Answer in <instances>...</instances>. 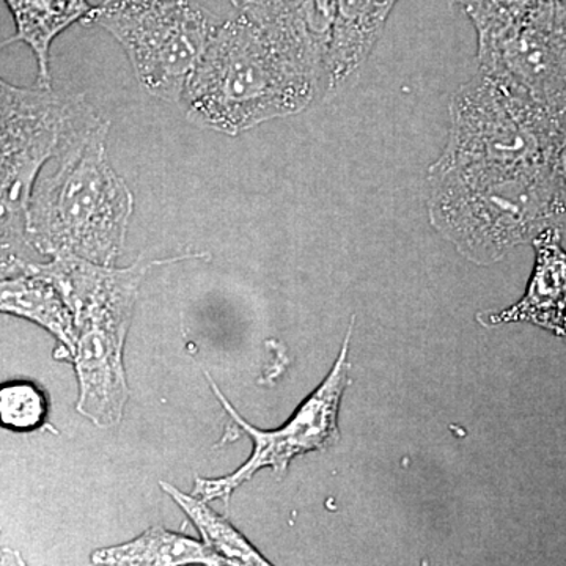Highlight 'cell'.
<instances>
[{"instance_id": "1", "label": "cell", "mask_w": 566, "mask_h": 566, "mask_svg": "<svg viewBox=\"0 0 566 566\" xmlns=\"http://www.w3.org/2000/svg\"><path fill=\"white\" fill-rule=\"evenodd\" d=\"M109 122L76 96L54 169L41 170L33 186L28 238L41 255H73L112 266L120 256L134 211V196L107 161Z\"/></svg>"}, {"instance_id": "2", "label": "cell", "mask_w": 566, "mask_h": 566, "mask_svg": "<svg viewBox=\"0 0 566 566\" xmlns=\"http://www.w3.org/2000/svg\"><path fill=\"white\" fill-rule=\"evenodd\" d=\"M318 77L241 14L221 22L182 93L193 125L238 136L307 109Z\"/></svg>"}, {"instance_id": "3", "label": "cell", "mask_w": 566, "mask_h": 566, "mask_svg": "<svg viewBox=\"0 0 566 566\" xmlns=\"http://www.w3.org/2000/svg\"><path fill=\"white\" fill-rule=\"evenodd\" d=\"M161 263L166 262L139 260L118 270L73 255L36 263L73 315L76 338L71 363L80 382L76 408L96 427H115L123 419L129 400L123 348L142 282L151 266Z\"/></svg>"}, {"instance_id": "4", "label": "cell", "mask_w": 566, "mask_h": 566, "mask_svg": "<svg viewBox=\"0 0 566 566\" xmlns=\"http://www.w3.org/2000/svg\"><path fill=\"white\" fill-rule=\"evenodd\" d=\"M431 223L476 263H493L546 229H565L551 166L512 174L428 169Z\"/></svg>"}, {"instance_id": "5", "label": "cell", "mask_w": 566, "mask_h": 566, "mask_svg": "<svg viewBox=\"0 0 566 566\" xmlns=\"http://www.w3.org/2000/svg\"><path fill=\"white\" fill-rule=\"evenodd\" d=\"M449 139L430 169L512 174L551 166L566 114L535 102L515 82L480 70L450 102Z\"/></svg>"}, {"instance_id": "6", "label": "cell", "mask_w": 566, "mask_h": 566, "mask_svg": "<svg viewBox=\"0 0 566 566\" xmlns=\"http://www.w3.org/2000/svg\"><path fill=\"white\" fill-rule=\"evenodd\" d=\"M81 24L122 44L145 92L180 104L221 22L196 0H104Z\"/></svg>"}, {"instance_id": "7", "label": "cell", "mask_w": 566, "mask_h": 566, "mask_svg": "<svg viewBox=\"0 0 566 566\" xmlns=\"http://www.w3.org/2000/svg\"><path fill=\"white\" fill-rule=\"evenodd\" d=\"M352 333L353 324L346 333L344 348L338 354L329 375L324 378L315 392L308 395L307 400L296 409V412L275 430H259L245 422L208 376L212 392L221 401L223 409L229 412L234 423L243 428L244 433L252 439L253 452L233 474L221 476V479H197L193 495L207 502L216 501V499H226L227 501L234 490L249 482L262 469L271 468L274 472L283 474L294 458L326 449L337 441L340 436L338 409H340L342 397H344L346 385H348V352Z\"/></svg>"}, {"instance_id": "8", "label": "cell", "mask_w": 566, "mask_h": 566, "mask_svg": "<svg viewBox=\"0 0 566 566\" xmlns=\"http://www.w3.org/2000/svg\"><path fill=\"white\" fill-rule=\"evenodd\" d=\"M476 59L480 70L501 74L547 109L566 114V0H538Z\"/></svg>"}, {"instance_id": "9", "label": "cell", "mask_w": 566, "mask_h": 566, "mask_svg": "<svg viewBox=\"0 0 566 566\" xmlns=\"http://www.w3.org/2000/svg\"><path fill=\"white\" fill-rule=\"evenodd\" d=\"M234 10L324 82L337 0H232Z\"/></svg>"}, {"instance_id": "10", "label": "cell", "mask_w": 566, "mask_h": 566, "mask_svg": "<svg viewBox=\"0 0 566 566\" xmlns=\"http://www.w3.org/2000/svg\"><path fill=\"white\" fill-rule=\"evenodd\" d=\"M62 129L0 150V253L24 256L25 249H32L29 203L36 178L57 150Z\"/></svg>"}, {"instance_id": "11", "label": "cell", "mask_w": 566, "mask_h": 566, "mask_svg": "<svg viewBox=\"0 0 566 566\" xmlns=\"http://www.w3.org/2000/svg\"><path fill=\"white\" fill-rule=\"evenodd\" d=\"M532 244L535 266L526 294L501 314L490 315V323H531L566 337V252L560 230H543Z\"/></svg>"}, {"instance_id": "12", "label": "cell", "mask_w": 566, "mask_h": 566, "mask_svg": "<svg viewBox=\"0 0 566 566\" xmlns=\"http://www.w3.org/2000/svg\"><path fill=\"white\" fill-rule=\"evenodd\" d=\"M0 314L18 316L39 324L57 338L59 359H73L74 319L57 286L35 262H28L18 273L0 277Z\"/></svg>"}, {"instance_id": "13", "label": "cell", "mask_w": 566, "mask_h": 566, "mask_svg": "<svg viewBox=\"0 0 566 566\" xmlns=\"http://www.w3.org/2000/svg\"><path fill=\"white\" fill-rule=\"evenodd\" d=\"M398 0H337L333 44L324 73V88L344 87L367 62L390 11Z\"/></svg>"}, {"instance_id": "14", "label": "cell", "mask_w": 566, "mask_h": 566, "mask_svg": "<svg viewBox=\"0 0 566 566\" xmlns=\"http://www.w3.org/2000/svg\"><path fill=\"white\" fill-rule=\"evenodd\" d=\"M13 17L14 35L0 43V50L11 43H24L35 55L36 87L52 88L50 51L57 39L74 22H82L93 7L87 0H3Z\"/></svg>"}, {"instance_id": "15", "label": "cell", "mask_w": 566, "mask_h": 566, "mask_svg": "<svg viewBox=\"0 0 566 566\" xmlns=\"http://www.w3.org/2000/svg\"><path fill=\"white\" fill-rule=\"evenodd\" d=\"M73 99L52 88L17 87L0 77V150L62 129Z\"/></svg>"}, {"instance_id": "16", "label": "cell", "mask_w": 566, "mask_h": 566, "mask_svg": "<svg viewBox=\"0 0 566 566\" xmlns=\"http://www.w3.org/2000/svg\"><path fill=\"white\" fill-rule=\"evenodd\" d=\"M93 565L172 566L229 565L205 543L175 534L163 527H151L133 542L104 547L92 554Z\"/></svg>"}, {"instance_id": "17", "label": "cell", "mask_w": 566, "mask_h": 566, "mask_svg": "<svg viewBox=\"0 0 566 566\" xmlns=\"http://www.w3.org/2000/svg\"><path fill=\"white\" fill-rule=\"evenodd\" d=\"M161 488L180 505L182 512L192 521L193 526L199 528L205 545L226 558L227 564L270 565V562L244 538L240 531H237L226 517L212 512L207 505V501L193 494H185L166 482H161Z\"/></svg>"}, {"instance_id": "18", "label": "cell", "mask_w": 566, "mask_h": 566, "mask_svg": "<svg viewBox=\"0 0 566 566\" xmlns=\"http://www.w3.org/2000/svg\"><path fill=\"white\" fill-rule=\"evenodd\" d=\"M538 0H455L476 32V55L485 54L515 29Z\"/></svg>"}, {"instance_id": "19", "label": "cell", "mask_w": 566, "mask_h": 566, "mask_svg": "<svg viewBox=\"0 0 566 566\" xmlns=\"http://www.w3.org/2000/svg\"><path fill=\"white\" fill-rule=\"evenodd\" d=\"M50 401L32 381H9L0 385V427L14 433H33L48 427Z\"/></svg>"}, {"instance_id": "20", "label": "cell", "mask_w": 566, "mask_h": 566, "mask_svg": "<svg viewBox=\"0 0 566 566\" xmlns=\"http://www.w3.org/2000/svg\"><path fill=\"white\" fill-rule=\"evenodd\" d=\"M551 174H553L554 181H556L558 192L562 193L566 202V133L564 139L557 145L553 159H551Z\"/></svg>"}, {"instance_id": "21", "label": "cell", "mask_w": 566, "mask_h": 566, "mask_svg": "<svg viewBox=\"0 0 566 566\" xmlns=\"http://www.w3.org/2000/svg\"><path fill=\"white\" fill-rule=\"evenodd\" d=\"M28 262H31V260L24 259V256L13 255V253H0V277L18 273Z\"/></svg>"}, {"instance_id": "22", "label": "cell", "mask_w": 566, "mask_h": 566, "mask_svg": "<svg viewBox=\"0 0 566 566\" xmlns=\"http://www.w3.org/2000/svg\"><path fill=\"white\" fill-rule=\"evenodd\" d=\"M0 565H24L20 553L0 546Z\"/></svg>"}, {"instance_id": "23", "label": "cell", "mask_w": 566, "mask_h": 566, "mask_svg": "<svg viewBox=\"0 0 566 566\" xmlns=\"http://www.w3.org/2000/svg\"><path fill=\"white\" fill-rule=\"evenodd\" d=\"M452 2H455V0H452Z\"/></svg>"}]
</instances>
